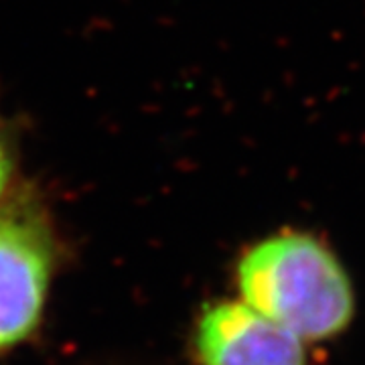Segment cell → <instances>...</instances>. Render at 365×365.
<instances>
[{"label": "cell", "instance_id": "cell-1", "mask_svg": "<svg viewBox=\"0 0 365 365\" xmlns=\"http://www.w3.org/2000/svg\"><path fill=\"white\" fill-rule=\"evenodd\" d=\"M237 287L246 304L302 341L339 335L355 311L339 258L300 230H282L246 250L237 262Z\"/></svg>", "mask_w": 365, "mask_h": 365}, {"label": "cell", "instance_id": "cell-2", "mask_svg": "<svg viewBox=\"0 0 365 365\" xmlns=\"http://www.w3.org/2000/svg\"><path fill=\"white\" fill-rule=\"evenodd\" d=\"M53 272L51 237L21 211H0V349L39 325Z\"/></svg>", "mask_w": 365, "mask_h": 365}, {"label": "cell", "instance_id": "cell-3", "mask_svg": "<svg viewBox=\"0 0 365 365\" xmlns=\"http://www.w3.org/2000/svg\"><path fill=\"white\" fill-rule=\"evenodd\" d=\"M203 365H307L302 339L244 300L207 307L195 331Z\"/></svg>", "mask_w": 365, "mask_h": 365}, {"label": "cell", "instance_id": "cell-4", "mask_svg": "<svg viewBox=\"0 0 365 365\" xmlns=\"http://www.w3.org/2000/svg\"><path fill=\"white\" fill-rule=\"evenodd\" d=\"M11 177V158H9V150H6V144L0 138V197L6 189V182Z\"/></svg>", "mask_w": 365, "mask_h": 365}]
</instances>
